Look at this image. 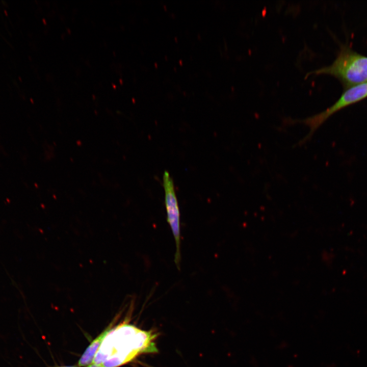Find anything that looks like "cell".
I'll return each instance as SVG.
<instances>
[{
	"label": "cell",
	"instance_id": "obj_5",
	"mask_svg": "<svg viewBox=\"0 0 367 367\" xmlns=\"http://www.w3.org/2000/svg\"><path fill=\"white\" fill-rule=\"evenodd\" d=\"M111 330V328L109 327L91 343L80 358L78 362V367L84 366L93 362L102 342Z\"/></svg>",
	"mask_w": 367,
	"mask_h": 367
},
{
	"label": "cell",
	"instance_id": "obj_6",
	"mask_svg": "<svg viewBox=\"0 0 367 367\" xmlns=\"http://www.w3.org/2000/svg\"><path fill=\"white\" fill-rule=\"evenodd\" d=\"M87 367H104L102 364H98L92 362L89 364Z\"/></svg>",
	"mask_w": 367,
	"mask_h": 367
},
{
	"label": "cell",
	"instance_id": "obj_4",
	"mask_svg": "<svg viewBox=\"0 0 367 367\" xmlns=\"http://www.w3.org/2000/svg\"><path fill=\"white\" fill-rule=\"evenodd\" d=\"M163 186L165 190V202L169 223L174 238L176 250L174 262L177 269L180 270V213L176 196L174 183L168 172L165 171L163 175Z\"/></svg>",
	"mask_w": 367,
	"mask_h": 367
},
{
	"label": "cell",
	"instance_id": "obj_3",
	"mask_svg": "<svg viewBox=\"0 0 367 367\" xmlns=\"http://www.w3.org/2000/svg\"><path fill=\"white\" fill-rule=\"evenodd\" d=\"M366 97L367 83L350 87L333 104L319 113L302 119L287 121L288 123H301L309 128V132L297 143V145H302L309 141L316 130L333 114Z\"/></svg>",
	"mask_w": 367,
	"mask_h": 367
},
{
	"label": "cell",
	"instance_id": "obj_1",
	"mask_svg": "<svg viewBox=\"0 0 367 367\" xmlns=\"http://www.w3.org/2000/svg\"><path fill=\"white\" fill-rule=\"evenodd\" d=\"M111 334L115 337V339H113L115 343L106 337L93 362L102 364L104 367H117L132 360L139 354L158 352L154 342L158 334L151 330H142L125 324Z\"/></svg>",
	"mask_w": 367,
	"mask_h": 367
},
{
	"label": "cell",
	"instance_id": "obj_7",
	"mask_svg": "<svg viewBox=\"0 0 367 367\" xmlns=\"http://www.w3.org/2000/svg\"><path fill=\"white\" fill-rule=\"evenodd\" d=\"M77 366H78L74 365V366H61V367H77Z\"/></svg>",
	"mask_w": 367,
	"mask_h": 367
},
{
	"label": "cell",
	"instance_id": "obj_2",
	"mask_svg": "<svg viewBox=\"0 0 367 367\" xmlns=\"http://www.w3.org/2000/svg\"><path fill=\"white\" fill-rule=\"evenodd\" d=\"M329 74L347 87L367 83V57L347 48H343L333 63L307 73Z\"/></svg>",
	"mask_w": 367,
	"mask_h": 367
}]
</instances>
